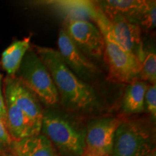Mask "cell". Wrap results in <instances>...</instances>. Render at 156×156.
Listing matches in <instances>:
<instances>
[{"label":"cell","instance_id":"cell-1","mask_svg":"<svg viewBox=\"0 0 156 156\" xmlns=\"http://www.w3.org/2000/svg\"><path fill=\"white\" fill-rule=\"evenodd\" d=\"M48 68L62 104L71 112L91 111L98 104L95 90L66 65L57 50L34 46L33 48Z\"/></svg>","mask_w":156,"mask_h":156},{"label":"cell","instance_id":"cell-2","mask_svg":"<svg viewBox=\"0 0 156 156\" xmlns=\"http://www.w3.org/2000/svg\"><path fill=\"white\" fill-rule=\"evenodd\" d=\"M90 19L95 23L104 40L103 56L108 67V80L129 84L140 80V61L116 41L109 28L108 18L95 3Z\"/></svg>","mask_w":156,"mask_h":156},{"label":"cell","instance_id":"cell-3","mask_svg":"<svg viewBox=\"0 0 156 156\" xmlns=\"http://www.w3.org/2000/svg\"><path fill=\"white\" fill-rule=\"evenodd\" d=\"M153 129L142 119L123 120L114 134L112 156H145L154 147Z\"/></svg>","mask_w":156,"mask_h":156},{"label":"cell","instance_id":"cell-4","mask_svg":"<svg viewBox=\"0 0 156 156\" xmlns=\"http://www.w3.org/2000/svg\"><path fill=\"white\" fill-rule=\"evenodd\" d=\"M17 77L38 98L48 106L58 103V96L51 75L38 54L30 48L18 69Z\"/></svg>","mask_w":156,"mask_h":156},{"label":"cell","instance_id":"cell-5","mask_svg":"<svg viewBox=\"0 0 156 156\" xmlns=\"http://www.w3.org/2000/svg\"><path fill=\"white\" fill-rule=\"evenodd\" d=\"M41 131L54 146L66 155H83L85 133L67 119L55 113H44Z\"/></svg>","mask_w":156,"mask_h":156},{"label":"cell","instance_id":"cell-6","mask_svg":"<svg viewBox=\"0 0 156 156\" xmlns=\"http://www.w3.org/2000/svg\"><path fill=\"white\" fill-rule=\"evenodd\" d=\"M122 121L117 117H103L89 124L83 153L90 156H112L115 132Z\"/></svg>","mask_w":156,"mask_h":156},{"label":"cell","instance_id":"cell-7","mask_svg":"<svg viewBox=\"0 0 156 156\" xmlns=\"http://www.w3.org/2000/svg\"><path fill=\"white\" fill-rule=\"evenodd\" d=\"M5 99L13 103L28 116L39 132H41L44 111L34 93L15 76H9L4 81Z\"/></svg>","mask_w":156,"mask_h":156},{"label":"cell","instance_id":"cell-8","mask_svg":"<svg viewBox=\"0 0 156 156\" xmlns=\"http://www.w3.org/2000/svg\"><path fill=\"white\" fill-rule=\"evenodd\" d=\"M64 25L68 36L87 57H102L104 40L96 25L85 19L65 20Z\"/></svg>","mask_w":156,"mask_h":156},{"label":"cell","instance_id":"cell-9","mask_svg":"<svg viewBox=\"0 0 156 156\" xmlns=\"http://www.w3.org/2000/svg\"><path fill=\"white\" fill-rule=\"evenodd\" d=\"M57 45L62 60L82 80H92L100 73L97 66L77 47L64 28L58 34Z\"/></svg>","mask_w":156,"mask_h":156},{"label":"cell","instance_id":"cell-10","mask_svg":"<svg viewBox=\"0 0 156 156\" xmlns=\"http://www.w3.org/2000/svg\"><path fill=\"white\" fill-rule=\"evenodd\" d=\"M108 26L116 41L140 62L145 49L139 25L126 19H115L108 20Z\"/></svg>","mask_w":156,"mask_h":156},{"label":"cell","instance_id":"cell-11","mask_svg":"<svg viewBox=\"0 0 156 156\" xmlns=\"http://www.w3.org/2000/svg\"><path fill=\"white\" fill-rule=\"evenodd\" d=\"M7 116L6 128L12 142L40 134L28 116L13 103L5 99Z\"/></svg>","mask_w":156,"mask_h":156},{"label":"cell","instance_id":"cell-12","mask_svg":"<svg viewBox=\"0 0 156 156\" xmlns=\"http://www.w3.org/2000/svg\"><path fill=\"white\" fill-rule=\"evenodd\" d=\"M145 2L146 0H104L95 4L110 20L126 19L135 23Z\"/></svg>","mask_w":156,"mask_h":156},{"label":"cell","instance_id":"cell-13","mask_svg":"<svg viewBox=\"0 0 156 156\" xmlns=\"http://www.w3.org/2000/svg\"><path fill=\"white\" fill-rule=\"evenodd\" d=\"M9 148L17 156H58L53 144L41 134L12 142Z\"/></svg>","mask_w":156,"mask_h":156},{"label":"cell","instance_id":"cell-14","mask_svg":"<svg viewBox=\"0 0 156 156\" xmlns=\"http://www.w3.org/2000/svg\"><path fill=\"white\" fill-rule=\"evenodd\" d=\"M148 86L149 84L140 80L128 84L122 100V108L124 114H136L145 112L144 101Z\"/></svg>","mask_w":156,"mask_h":156},{"label":"cell","instance_id":"cell-15","mask_svg":"<svg viewBox=\"0 0 156 156\" xmlns=\"http://www.w3.org/2000/svg\"><path fill=\"white\" fill-rule=\"evenodd\" d=\"M30 48V38L26 37L22 40L12 43L2 54V68L9 76H15L17 73L23 58Z\"/></svg>","mask_w":156,"mask_h":156},{"label":"cell","instance_id":"cell-16","mask_svg":"<svg viewBox=\"0 0 156 156\" xmlns=\"http://www.w3.org/2000/svg\"><path fill=\"white\" fill-rule=\"evenodd\" d=\"M47 5L63 15L65 20L90 18L95 7V3L88 1H54Z\"/></svg>","mask_w":156,"mask_h":156},{"label":"cell","instance_id":"cell-17","mask_svg":"<svg viewBox=\"0 0 156 156\" xmlns=\"http://www.w3.org/2000/svg\"><path fill=\"white\" fill-rule=\"evenodd\" d=\"M140 80L147 83L156 84V54L153 49L145 51L140 60Z\"/></svg>","mask_w":156,"mask_h":156},{"label":"cell","instance_id":"cell-18","mask_svg":"<svg viewBox=\"0 0 156 156\" xmlns=\"http://www.w3.org/2000/svg\"><path fill=\"white\" fill-rule=\"evenodd\" d=\"M135 23L142 30H153L156 26V2L147 1L136 17Z\"/></svg>","mask_w":156,"mask_h":156},{"label":"cell","instance_id":"cell-19","mask_svg":"<svg viewBox=\"0 0 156 156\" xmlns=\"http://www.w3.org/2000/svg\"><path fill=\"white\" fill-rule=\"evenodd\" d=\"M145 112L151 115L152 119L156 118V84H150L145 95L144 101Z\"/></svg>","mask_w":156,"mask_h":156},{"label":"cell","instance_id":"cell-20","mask_svg":"<svg viewBox=\"0 0 156 156\" xmlns=\"http://www.w3.org/2000/svg\"><path fill=\"white\" fill-rule=\"evenodd\" d=\"M12 142L10 136L7 132L5 124L0 119V145L6 150H8Z\"/></svg>","mask_w":156,"mask_h":156},{"label":"cell","instance_id":"cell-21","mask_svg":"<svg viewBox=\"0 0 156 156\" xmlns=\"http://www.w3.org/2000/svg\"><path fill=\"white\" fill-rule=\"evenodd\" d=\"M6 116H7V111L5 99L3 98L2 93L0 92V119L3 121L6 126Z\"/></svg>","mask_w":156,"mask_h":156},{"label":"cell","instance_id":"cell-22","mask_svg":"<svg viewBox=\"0 0 156 156\" xmlns=\"http://www.w3.org/2000/svg\"><path fill=\"white\" fill-rule=\"evenodd\" d=\"M4 154H5V156H17L12 151H11L10 148L8 150H7V151H4Z\"/></svg>","mask_w":156,"mask_h":156},{"label":"cell","instance_id":"cell-23","mask_svg":"<svg viewBox=\"0 0 156 156\" xmlns=\"http://www.w3.org/2000/svg\"><path fill=\"white\" fill-rule=\"evenodd\" d=\"M145 156H156V150H155V149H153L151 152H150L149 153L147 154V155H146Z\"/></svg>","mask_w":156,"mask_h":156},{"label":"cell","instance_id":"cell-24","mask_svg":"<svg viewBox=\"0 0 156 156\" xmlns=\"http://www.w3.org/2000/svg\"><path fill=\"white\" fill-rule=\"evenodd\" d=\"M7 151V150L5 149V148H4L2 146L0 145V151Z\"/></svg>","mask_w":156,"mask_h":156},{"label":"cell","instance_id":"cell-25","mask_svg":"<svg viewBox=\"0 0 156 156\" xmlns=\"http://www.w3.org/2000/svg\"><path fill=\"white\" fill-rule=\"evenodd\" d=\"M4 151H0V156H5V154H4Z\"/></svg>","mask_w":156,"mask_h":156},{"label":"cell","instance_id":"cell-26","mask_svg":"<svg viewBox=\"0 0 156 156\" xmlns=\"http://www.w3.org/2000/svg\"><path fill=\"white\" fill-rule=\"evenodd\" d=\"M1 80H2V76L0 75V92H1Z\"/></svg>","mask_w":156,"mask_h":156},{"label":"cell","instance_id":"cell-27","mask_svg":"<svg viewBox=\"0 0 156 156\" xmlns=\"http://www.w3.org/2000/svg\"><path fill=\"white\" fill-rule=\"evenodd\" d=\"M82 156H90V155H86V154L83 153V155H82Z\"/></svg>","mask_w":156,"mask_h":156}]
</instances>
